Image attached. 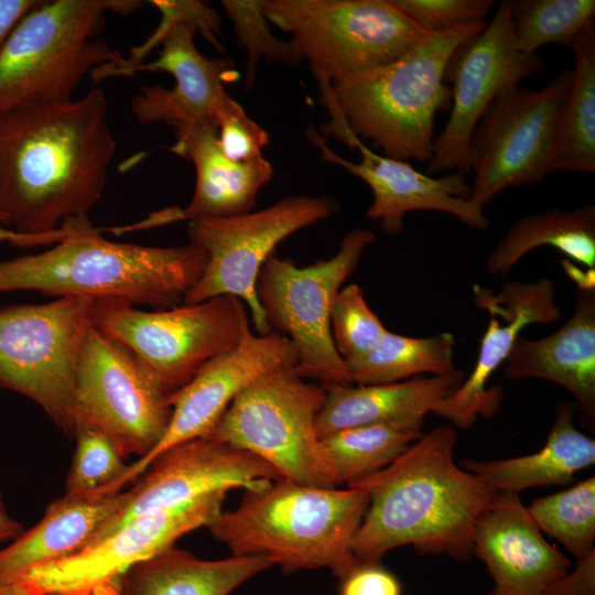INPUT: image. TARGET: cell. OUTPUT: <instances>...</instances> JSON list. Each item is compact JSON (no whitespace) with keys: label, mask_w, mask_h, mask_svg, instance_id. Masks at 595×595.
Instances as JSON below:
<instances>
[{"label":"cell","mask_w":595,"mask_h":595,"mask_svg":"<svg viewBox=\"0 0 595 595\" xmlns=\"http://www.w3.org/2000/svg\"><path fill=\"white\" fill-rule=\"evenodd\" d=\"M456 439L453 426H437L387 467L347 486L365 489L369 499L351 543L358 563H379L402 545L470 560L476 519L495 491L455 463Z\"/></svg>","instance_id":"obj_2"},{"label":"cell","mask_w":595,"mask_h":595,"mask_svg":"<svg viewBox=\"0 0 595 595\" xmlns=\"http://www.w3.org/2000/svg\"><path fill=\"white\" fill-rule=\"evenodd\" d=\"M176 142L169 149L192 162L196 183L190 204L180 218H226L250 213L259 190L273 176L264 158L250 162L228 159L218 144V128L210 122L175 131Z\"/></svg>","instance_id":"obj_24"},{"label":"cell","mask_w":595,"mask_h":595,"mask_svg":"<svg viewBox=\"0 0 595 595\" xmlns=\"http://www.w3.org/2000/svg\"><path fill=\"white\" fill-rule=\"evenodd\" d=\"M509 8L515 44L524 54L545 44L570 47L595 24L594 0H509Z\"/></svg>","instance_id":"obj_33"},{"label":"cell","mask_w":595,"mask_h":595,"mask_svg":"<svg viewBox=\"0 0 595 595\" xmlns=\"http://www.w3.org/2000/svg\"><path fill=\"white\" fill-rule=\"evenodd\" d=\"M571 79L567 68L539 90L517 86L489 105L469 142L470 202L484 208L506 188L538 184L552 173L556 123Z\"/></svg>","instance_id":"obj_14"},{"label":"cell","mask_w":595,"mask_h":595,"mask_svg":"<svg viewBox=\"0 0 595 595\" xmlns=\"http://www.w3.org/2000/svg\"><path fill=\"white\" fill-rule=\"evenodd\" d=\"M226 491L147 511L78 553L29 571L20 578L35 595L89 589L117 580L131 565L208 527L223 510Z\"/></svg>","instance_id":"obj_18"},{"label":"cell","mask_w":595,"mask_h":595,"mask_svg":"<svg viewBox=\"0 0 595 595\" xmlns=\"http://www.w3.org/2000/svg\"><path fill=\"white\" fill-rule=\"evenodd\" d=\"M508 380L555 382L575 398V410L588 426L595 419V289L578 286L570 318L539 339L520 335L504 363Z\"/></svg>","instance_id":"obj_23"},{"label":"cell","mask_w":595,"mask_h":595,"mask_svg":"<svg viewBox=\"0 0 595 595\" xmlns=\"http://www.w3.org/2000/svg\"><path fill=\"white\" fill-rule=\"evenodd\" d=\"M386 332L358 284H348L337 292L331 310V333L334 346L345 363L367 355Z\"/></svg>","instance_id":"obj_37"},{"label":"cell","mask_w":595,"mask_h":595,"mask_svg":"<svg viewBox=\"0 0 595 595\" xmlns=\"http://www.w3.org/2000/svg\"><path fill=\"white\" fill-rule=\"evenodd\" d=\"M376 241L368 229L347 232L327 260L299 267L271 256L256 283L258 303L271 331L293 344L295 372L325 388L353 385L331 333V310L344 281L355 271L365 249Z\"/></svg>","instance_id":"obj_10"},{"label":"cell","mask_w":595,"mask_h":595,"mask_svg":"<svg viewBox=\"0 0 595 595\" xmlns=\"http://www.w3.org/2000/svg\"><path fill=\"white\" fill-rule=\"evenodd\" d=\"M306 136L325 161L342 166L369 186L372 203L366 217L379 219L385 232H402L404 215L413 210L442 212L470 228H488L489 219L484 208L468 199L470 185L465 173L452 172L439 177L428 175L409 162L377 154L355 134L346 144L358 150L361 159L351 162L335 153L314 128H307Z\"/></svg>","instance_id":"obj_21"},{"label":"cell","mask_w":595,"mask_h":595,"mask_svg":"<svg viewBox=\"0 0 595 595\" xmlns=\"http://www.w3.org/2000/svg\"><path fill=\"white\" fill-rule=\"evenodd\" d=\"M474 302L489 315L480 339L476 364L461 386L432 410L461 430L469 429L478 415L491 418L504 398L500 385L488 387L494 372L506 361L520 332L531 324H551L561 316L554 282L541 278L534 282H506L494 293L475 285Z\"/></svg>","instance_id":"obj_20"},{"label":"cell","mask_w":595,"mask_h":595,"mask_svg":"<svg viewBox=\"0 0 595 595\" xmlns=\"http://www.w3.org/2000/svg\"><path fill=\"white\" fill-rule=\"evenodd\" d=\"M94 302L63 296L0 307V388L32 400L69 437L77 366Z\"/></svg>","instance_id":"obj_12"},{"label":"cell","mask_w":595,"mask_h":595,"mask_svg":"<svg viewBox=\"0 0 595 595\" xmlns=\"http://www.w3.org/2000/svg\"><path fill=\"white\" fill-rule=\"evenodd\" d=\"M136 0H48L25 13L0 45V110L73 100L85 75L123 58L97 39L106 13L128 15Z\"/></svg>","instance_id":"obj_6"},{"label":"cell","mask_w":595,"mask_h":595,"mask_svg":"<svg viewBox=\"0 0 595 595\" xmlns=\"http://www.w3.org/2000/svg\"><path fill=\"white\" fill-rule=\"evenodd\" d=\"M545 595H595V549L577 559L573 572L555 581Z\"/></svg>","instance_id":"obj_41"},{"label":"cell","mask_w":595,"mask_h":595,"mask_svg":"<svg viewBox=\"0 0 595 595\" xmlns=\"http://www.w3.org/2000/svg\"><path fill=\"white\" fill-rule=\"evenodd\" d=\"M76 446L66 477V495L84 498L108 496L128 465L110 437L98 428L75 420Z\"/></svg>","instance_id":"obj_35"},{"label":"cell","mask_w":595,"mask_h":595,"mask_svg":"<svg viewBox=\"0 0 595 595\" xmlns=\"http://www.w3.org/2000/svg\"><path fill=\"white\" fill-rule=\"evenodd\" d=\"M262 9L309 61L327 128L343 123L333 84L400 58L426 34L392 0H263Z\"/></svg>","instance_id":"obj_8"},{"label":"cell","mask_w":595,"mask_h":595,"mask_svg":"<svg viewBox=\"0 0 595 595\" xmlns=\"http://www.w3.org/2000/svg\"><path fill=\"white\" fill-rule=\"evenodd\" d=\"M527 511L540 531L555 538L576 559L594 550L595 477L534 499Z\"/></svg>","instance_id":"obj_34"},{"label":"cell","mask_w":595,"mask_h":595,"mask_svg":"<svg viewBox=\"0 0 595 595\" xmlns=\"http://www.w3.org/2000/svg\"><path fill=\"white\" fill-rule=\"evenodd\" d=\"M279 478L281 475L262 459L210 437L176 444L153 459L136 479L137 483L127 490L122 508L106 522L89 545L147 511Z\"/></svg>","instance_id":"obj_19"},{"label":"cell","mask_w":595,"mask_h":595,"mask_svg":"<svg viewBox=\"0 0 595 595\" xmlns=\"http://www.w3.org/2000/svg\"><path fill=\"white\" fill-rule=\"evenodd\" d=\"M100 231L90 225L43 252L0 260V293L122 299L165 310L184 304L205 269L204 251L191 242L173 247L115 242Z\"/></svg>","instance_id":"obj_3"},{"label":"cell","mask_w":595,"mask_h":595,"mask_svg":"<svg viewBox=\"0 0 595 595\" xmlns=\"http://www.w3.org/2000/svg\"><path fill=\"white\" fill-rule=\"evenodd\" d=\"M244 490L207 527L231 555L264 556L286 573L326 567L339 581L359 564L351 543L369 502L365 489L279 478Z\"/></svg>","instance_id":"obj_4"},{"label":"cell","mask_w":595,"mask_h":595,"mask_svg":"<svg viewBox=\"0 0 595 595\" xmlns=\"http://www.w3.org/2000/svg\"><path fill=\"white\" fill-rule=\"evenodd\" d=\"M269 139L268 132L236 100L220 116L218 144L231 161L250 162L263 158L262 149Z\"/></svg>","instance_id":"obj_39"},{"label":"cell","mask_w":595,"mask_h":595,"mask_svg":"<svg viewBox=\"0 0 595 595\" xmlns=\"http://www.w3.org/2000/svg\"><path fill=\"white\" fill-rule=\"evenodd\" d=\"M39 595H118V578L106 584L84 591L73 592H47Z\"/></svg>","instance_id":"obj_45"},{"label":"cell","mask_w":595,"mask_h":595,"mask_svg":"<svg viewBox=\"0 0 595 595\" xmlns=\"http://www.w3.org/2000/svg\"><path fill=\"white\" fill-rule=\"evenodd\" d=\"M337 209L338 205L332 198L289 196L244 215L190 220L187 237L204 251L206 264L184 303H199L220 295L236 296L249 309L256 334L272 332L256 295L263 263L283 239L333 216Z\"/></svg>","instance_id":"obj_13"},{"label":"cell","mask_w":595,"mask_h":595,"mask_svg":"<svg viewBox=\"0 0 595 595\" xmlns=\"http://www.w3.org/2000/svg\"><path fill=\"white\" fill-rule=\"evenodd\" d=\"M550 246L567 259L595 268V206L571 210L551 209L517 220L490 252L486 269L491 275L507 274L527 253Z\"/></svg>","instance_id":"obj_29"},{"label":"cell","mask_w":595,"mask_h":595,"mask_svg":"<svg viewBox=\"0 0 595 595\" xmlns=\"http://www.w3.org/2000/svg\"><path fill=\"white\" fill-rule=\"evenodd\" d=\"M23 531V526L9 515L0 490V542L13 540Z\"/></svg>","instance_id":"obj_44"},{"label":"cell","mask_w":595,"mask_h":595,"mask_svg":"<svg viewBox=\"0 0 595 595\" xmlns=\"http://www.w3.org/2000/svg\"><path fill=\"white\" fill-rule=\"evenodd\" d=\"M543 68L539 56L517 48L509 0L501 1L486 28L462 43L447 62L444 80L452 84L450 117L434 139L426 174H466L470 138L486 109Z\"/></svg>","instance_id":"obj_16"},{"label":"cell","mask_w":595,"mask_h":595,"mask_svg":"<svg viewBox=\"0 0 595 595\" xmlns=\"http://www.w3.org/2000/svg\"><path fill=\"white\" fill-rule=\"evenodd\" d=\"M0 595H35L23 582L0 585Z\"/></svg>","instance_id":"obj_46"},{"label":"cell","mask_w":595,"mask_h":595,"mask_svg":"<svg viewBox=\"0 0 595 595\" xmlns=\"http://www.w3.org/2000/svg\"><path fill=\"white\" fill-rule=\"evenodd\" d=\"M465 376L451 374L415 377L383 385H349L326 388L324 404L316 418L318 437L371 424H423L424 416L452 394Z\"/></svg>","instance_id":"obj_26"},{"label":"cell","mask_w":595,"mask_h":595,"mask_svg":"<svg viewBox=\"0 0 595 595\" xmlns=\"http://www.w3.org/2000/svg\"><path fill=\"white\" fill-rule=\"evenodd\" d=\"M91 323L128 347L171 399L250 328L246 304L231 295L152 311L122 299H99Z\"/></svg>","instance_id":"obj_9"},{"label":"cell","mask_w":595,"mask_h":595,"mask_svg":"<svg viewBox=\"0 0 595 595\" xmlns=\"http://www.w3.org/2000/svg\"><path fill=\"white\" fill-rule=\"evenodd\" d=\"M574 403H560L545 444L536 453L497 461L470 458L459 463L493 491H520L566 485L595 463V441L574 424Z\"/></svg>","instance_id":"obj_27"},{"label":"cell","mask_w":595,"mask_h":595,"mask_svg":"<svg viewBox=\"0 0 595 595\" xmlns=\"http://www.w3.org/2000/svg\"><path fill=\"white\" fill-rule=\"evenodd\" d=\"M262 2L263 0L220 1L232 23L239 45L248 53L247 88L253 85L256 67L261 57L289 66H299L303 61L291 41H282L272 34Z\"/></svg>","instance_id":"obj_36"},{"label":"cell","mask_w":595,"mask_h":595,"mask_svg":"<svg viewBox=\"0 0 595 595\" xmlns=\"http://www.w3.org/2000/svg\"><path fill=\"white\" fill-rule=\"evenodd\" d=\"M325 397L324 386L294 368L272 371L236 397L207 437L255 455L282 478L337 488L316 431Z\"/></svg>","instance_id":"obj_11"},{"label":"cell","mask_w":595,"mask_h":595,"mask_svg":"<svg viewBox=\"0 0 595 595\" xmlns=\"http://www.w3.org/2000/svg\"><path fill=\"white\" fill-rule=\"evenodd\" d=\"M570 48L574 68L556 123L552 172H594L595 24L584 29Z\"/></svg>","instance_id":"obj_30"},{"label":"cell","mask_w":595,"mask_h":595,"mask_svg":"<svg viewBox=\"0 0 595 595\" xmlns=\"http://www.w3.org/2000/svg\"><path fill=\"white\" fill-rule=\"evenodd\" d=\"M487 25L479 21L426 33L400 58L332 85L339 112L353 134L370 140L385 156L430 161L435 115L451 108L444 80L454 51Z\"/></svg>","instance_id":"obj_5"},{"label":"cell","mask_w":595,"mask_h":595,"mask_svg":"<svg viewBox=\"0 0 595 595\" xmlns=\"http://www.w3.org/2000/svg\"><path fill=\"white\" fill-rule=\"evenodd\" d=\"M339 595H402V585L380 562L359 563L340 580Z\"/></svg>","instance_id":"obj_40"},{"label":"cell","mask_w":595,"mask_h":595,"mask_svg":"<svg viewBox=\"0 0 595 595\" xmlns=\"http://www.w3.org/2000/svg\"><path fill=\"white\" fill-rule=\"evenodd\" d=\"M161 13V23L130 57L108 65L107 78L132 76L139 72H166L174 77L172 89L143 86L131 100V111L141 125L164 122L178 131L202 122L217 126L220 116L235 101L225 84L238 78L228 58H208L196 47L199 32L219 52L223 45L220 17L205 2L180 0L150 1Z\"/></svg>","instance_id":"obj_7"},{"label":"cell","mask_w":595,"mask_h":595,"mask_svg":"<svg viewBox=\"0 0 595 595\" xmlns=\"http://www.w3.org/2000/svg\"><path fill=\"white\" fill-rule=\"evenodd\" d=\"M424 33H442L485 21L493 0H392Z\"/></svg>","instance_id":"obj_38"},{"label":"cell","mask_w":595,"mask_h":595,"mask_svg":"<svg viewBox=\"0 0 595 595\" xmlns=\"http://www.w3.org/2000/svg\"><path fill=\"white\" fill-rule=\"evenodd\" d=\"M423 424H371L321 437L336 487L361 480L391 464L422 436Z\"/></svg>","instance_id":"obj_32"},{"label":"cell","mask_w":595,"mask_h":595,"mask_svg":"<svg viewBox=\"0 0 595 595\" xmlns=\"http://www.w3.org/2000/svg\"><path fill=\"white\" fill-rule=\"evenodd\" d=\"M117 149L104 91L0 110V220L30 236L87 217Z\"/></svg>","instance_id":"obj_1"},{"label":"cell","mask_w":595,"mask_h":595,"mask_svg":"<svg viewBox=\"0 0 595 595\" xmlns=\"http://www.w3.org/2000/svg\"><path fill=\"white\" fill-rule=\"evenodd\" d=\"M472 551L494 581L487 595H545L571 566L542 537L519 495L508 491L495 493L476 519Z\"/></svg>","instance_id":"obj_22"},{"label":"cell","mask_w":595,"mask_h":595,"mask_svg":"<svg viewBox=\"0 0 595 595\" xmlns=\"http://www.w3.org/2000/svg\"><path fill=\"white\" fill-rule=\"evenodd\" d=\"M298 355L289 338L248 328L237 346L204 365L171 399L172 416L158 445L138 458L110 488L116 494L133 483L161 453L197 437H207L225 411L248 386L275 370L294 368Z\"/></svg>","instance_id":"obj_17"},{"label":"cell","mask_w":595,"mask_h":595,"mask_svg":"<svg viewBox=\"0 0 595 595\" xmlns=\"http://www.w3.org/2000/svg\"><path fill=\"white\" fill-rule=\"evenodd\" d=\"M0 224H1V220H0Z\"/></svg>","instance_id":"obj_47"},{"label":"cell","mask_w":595,"mask_h":595,"mask_svg":"<svg viewBox=\"0 0 595 595\" xmlns=\"http://www.w3.org/2000/svg\"><path fill=\"white\" fill-rule=\"evenodd\" d=\"M455 337L448 332L409 337L387 329L364 357L345 363L353 385H383L424 374L441 376L454 368Z\"/></svg>","instance_id":"obj_31"},{"label":"cell","mask_w":595,"mask_h":595,"mask_svg":"<svg viewBox=\"0 0 595 595\" xmlns=\"http://www.w3.org/2000/svg\"><path fill=\"white\" fill-rule=\"evenodd\" d=\"M57 239H61V234H58V231H53L45 235L30 236L20 234L12 228L0 224V244L7 241L17 247L28 248L56 244L58 241Z\"/></svg>","instance_id":"obj_43"},{"label":"cell","mask_w":595,"mask_h":595,"mask_svg":"<svg viewBox=\"0 0 595 595\" xmlns=\"http://www.w3.org/2000/svg\"><path fill=\"white\" fill-rule=\"evenodd\" d=\"M127 490L84 498L64 495L42 519L0 550V585L19 582L29 571L69 558L88 547L125 505Z\"/></svg>","instance_id":"obj_25"},{"label":"cell","mask_w":595,"mask_h":595,"mask_svg":"<svg viewBox=\"0 0 595 595\" xmlns=\"http://www.w3.org/2000/svg\"><path fill=\"white\" fill-rule=\"evenodd\" d=\"M272 565L256 555L203 560L172 545L127 569L118 595H229Z\"/></svg>","instance_id":"obj_28"},{"label":"cell","mask_w":595,"mask_h":595,"mask_svg":"<svg viewBox=\"0 0 595 595\" xmlns=\"http://www.w3.org/2000/svg\"><path fill=\"white\" fill-rule=\"evenodd\" d=\"M171 416V398L150 370L91 324L77 366L75 420L106 433L123 458H141L161 441Z\"/></svg>","instance_id":"obj_15"},{"label":"cell","mask_w":595,"mask_h":595,"mask_svg":"<svg viewBox=\"0 0 595 595\" xmlns=\"http://www.w3.org/2000/svg\"><path fill=\"white\" fill-rule=\"evenodd\" d=\"M41 0H0V45L18 23Z\"/></svg>","instance_id":"obj_42"}]
</instances>
